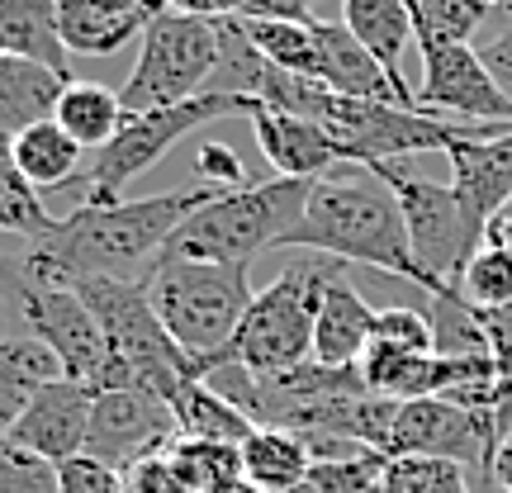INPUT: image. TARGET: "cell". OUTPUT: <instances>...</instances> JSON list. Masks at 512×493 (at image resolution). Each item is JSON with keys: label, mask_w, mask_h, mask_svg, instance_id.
<instances>
[{"label": "cell", "mask_w": 512, "mask_h": 493, "mask_svg": "<svg viewBox=\"0 0 512 493\" xmlns=\"http://www.w3.org/2000/svg\"><path fill=\"white\" fill-rule=\"evenodd\" d=\"M57 489L62 493H128V479L91 456H72L57 465Z\"/></svg>", "instance_id": "obj_36"}, {"label": "cell", "mask_w": 512, "mask_h": 493, "mask_svg": "<svg viewBox=\"0 0 512 493\" xmlns=\"http://www.w3.org/2000/svg\"><path fill=\"white\" fill-rule=\"evenodd\" d=\"M223 195L214 185L200 190H171V195H147V200H119V204H81L67 219H57L48 238L29 242L19 266L38 280L53 285H81V280H128L138 285L157 266L166 242L176 238L195 209Z\"/></svg>", "instance_id": "obj_1"}, {"label": "cell", "mask_w": 512, "mask_h": 493, "mask_svg": "<svg viewBox=\"0 0 512 493\" xmlns=\"http://www.w3.org/2000/svg\"><path fill=\"white\" fill-rule=\"evenodd\" d=\"M422 81L413 86L422 114L456 124H512V100L494 86L475 43H422Z\"/></svg>", "instance_id": "obj_13"}, {"label": "cell", "mask_w": 512, "mask_h": 493, "mask_svg": "<svg viewBox=\"0 0 512 493\" xmlns=\"http://www.w3.org/2000/svg\"><path fill=\"white\" fill-rule=\"evenodd\" d=\"M181 437L195 441H223V446H242L252 437V418L242 413L238 403H228L209 380H195L181 389V399L171 403Z\"/></svg>", "instance_id": "obj_27"}, {"label": "cell", "mask_w": 512, "mask_h": 493, "mask_svg": "<svg viewBox=\"0 0 512 493\" xmlns=\"http://www.w3.org/2000/svg\"><path fill=\"white\" fill-rule=\"evenodd\" d=\"M479 57H484V67H489V76H494V86L512 100V24L508 29H498V34L479 48Z\"/></svg>", "instance_id": "obj_38"}, {"label": "cell", "mask_w": 512, "mask_h": 493, "mask_svg": "<svg viewBox=\"0 0 512 493\" xmlns=\"http://www.w3.org/2000/svg\"><path fill=\"white\" fill-rule=\"evenodd\" d=\"M53 380H67V370L38 337H0V437H10L34 394Z\"/></svg>", "instance_id": "obj_20"}, {"label": "cell", "mask_w": 512, "mask_h": 493, "mask_svg": "<svg viewBox=\"0 0 512 493\" xmlns=\"http://www.w3.org/2000/svg\"><path fill=\"white\" fill-rule=\"evenodd\" d=\"M484 242H494V247H508V252H512V200L498 209L494 219H489V228H484Z\"/></svg>", "instance_id": "obj_40"}, {"label": "cell", "mask_w": 512, "mask_h": 493, "mask_svg": "<svg viewBox=\"0 0 512 493\" xmlns=\"http://www.w3.org/2000/svg\"><path fill=\"white\" fill-rule=\"evenodd\" d=\"M143 285H147V299H152L157 318H162V328L171 332V342L209 380V370L219 366L223 347L233 342L242 313L252 304L247 271L242 266H219V261H195V256L162 252Z\"/></svg>", "instance_id": "obj_4"}, {"label": "cell", "mask_w": 512, "mask_h": 493, "mask_svg": "<svg viewBox=\"0 0 512 493\" xmlns=\"http://www.w3.org/2000/svg\"><path fill=\"white\" fill-rule=\"evenodd\" d=\"M0 53L76 81L72 53L57 34V0H0Z\"/></svg>", "instance_id": "obj_19"}, {"label": "cell", "mask_w": 512, "mask_h": 493, "mask_svg": "<svg viewBox=\"0 0 512 493\" xmlns=\"http://www.w3.org/2000/svg\"><path fill=\"white\" fill-rule=\"evenodd\" d=\"M166 465L185 493H219L242 479V451L223 441H195L176 437L166 446Z\"/></svg>", "instance_id": "obj_28"}, {"label": "cell", "mask_w": 512, "mask_h": 493, "mask_svg": "<svg viewBox=\"0 0 512 493\" xmlns=\"http://www.w3.org/2000/svg\"><path fill=\"white\" fill-rule=\"evenodd\" d=\"M195 176L214 190H242L247 185V166L228 143H204L195 152Z\"/></svg>", "instance_id": "obj_37"}, {"label": "cell", "mask_w": 512, "mask_h": 493, "mask_svg": "<svg viewBox=\"0 0 512 493\" xmlns=\"http://www.w3.org/2000/svg\"><path fill=\"white\" fill-rule=\"evenodd\" d=\"M375 493H475L470 470L437 456H389Z\"/></svg>", "instance_id": "obj_32"}, {"label": "cell", "mask_w": 512, "mask_h": 493, "mask_svg": "<svg viewBox=\"0 0 512 493\" xmlns=\"http://www.w3.org/2000/svg\"><path fill=\"white\" fill-rule=\"evenodd\" d=\"M342 275V261L318 256V261H299L285 266L266 290L252 294V304L242 313L233 342L223 347L219 366H242L252 375H275V370H290L313 361V323H318V304L328 285ZM209 370V375H214Z\"/></svg>", "instance_id": "obj_6"}, {"label": "cell", "mask_w": 512, "mask_h": 493, "mask_svg": "<svg viewBox=\"0 0 512 493\" xmlns=\"http://www.w3.org/2000/svg\"><path fill=\"white\" fill-rule=\"evenodd\" d=\"M446 162H451V190L484 233L489 219L512 200V133L460 138V143L446 147Z\"/></svg>", "instance_id": "obj_16"}, {"label": "cell", "mask_w": 512, "mask_h": 493, "mask_svg": "<svg viewBox=\"0 0 512 493\" xmlns=\"http://www.w3.org/2000/svg\"><path fill=\"white\" fill-rule=\"evenodd\" d=\"M176 437H181V427H176V413L166 399L147 394V389H95L91 432H86L81 456L128 475L133 465L166 456V446Z\"/></svg>", "instance_id": "obj_12"}, {"label": "cell", "mask_w": 512, "mask_h": 493, "mask_svg": "<svg viewBox=\"0 0 512 493\" xmlns=\"http://www.w3.org/2000/svg\"><path fill=\"white\" fill-rule=\"evenodd\" d=\"M76 294L91 304L95 323L105 332V366L95 389H147L157 399L176 403L185 384L204 380L200 366L185 356L147 299V285L128 280H81Z\"/></svg>", "instance_id": "obj_3"}, {"label": "cell", "mask_w": 512, "mask_h": 493, "mask_svg": "<svg viewBox=\"0 0 512 493\" xmlns=\"http://www.w3.org/2000/svg\"><path fill=\"white\" fill-rule=\"evenodd\" d=\"M0 299L24 323V332L38 337L62 361L67 380H81L95 389V375L105 366V332L95 323L91 304L72 285L38 280L19 266L15 252H0Z\"/></svg>", "instance_id": "obj_9"}, {"label": "cell", "mask_w": 512, "mask_h": 493, "mask_svg": "<svg viewBox=\"0 0 512 493\" xmlns=\"http://www.w3.org/2000/svg\"><path fill=\"white\" fill-rule=\"evenodd\" d=\"M256 147L266 152V162L275 166V176H294V181H323L328 166L342 162V147L323 124L299 119V114H280L256 105L252 114Z\"/></svg>", "instance_id": "obj_17"}, {"label": "cell", "mask_w": 512, "mask_h": 493, "mask_svg": "<svg viewBox=\"0 0 512 493\" xmlns=\"http://www.w3.org/2000/svg\"><path fill=\"white\" fill-rule=\"evenodd\" d=\"M256 105L252 95H195V100H181V105H166V110H143V114H124V124L110 143L95 152L91 171L76 185H86V204H119V190H124L133 176H143L147 166H157L171 152V147L190 138L195 128L214 124V119H252Z\"/></svg>", "instance_id": "obj_7"}, {"label": "cell", "mask_w": 512, "mask_h": 493, "mask_svg": "<svg viewBox=\"0 0 512 493\" xmlns=\"http://www.w3.org/2000/svg\"><path fill=\"white\" fill-rule=\"evenodd\" d=\"M91 408L95 389L81 380H53L38 389L34 403L24 408V418L10 427V441L43 456L48 465H62L86 451V432H91Z\"/></svg>", "instance_id": "obj_14"}, {"label": "cell", "mask_w": 512, "mask_h": 493, "mask_svg": "<svg viewBox=\"0 0 512 493\" xmlns=\"http://www.w3.org/2000/svg\"><path fill=\"white\" fill-rule=\"evenodd\" d=\"M285 247H309V252L332 256V261L399 275L408 285H418L422 294H451L418 266L394 190L370 171L366 176H347V181H332V176L313 181L309 204L290 228Z\"/></svg>", "instance_id": "obj_2"}, {"label": "cell", "mask_w": 512, "mask_h": 493, "mask_svg": "<svg viewBox=\"0 0 512 493\" xmlns=\"http://www.w3.org/2000/svg\"><path fill=\"white\" fill-rule=\"evenodd\" d=\"M223 34L219 19L181 15V10H162L147 24V34L138 38V67L128 72L124 100L128 114L143 110H166L195 95H209V81L219 72Z\"/></svg>", "instance_id": "obj_8"}, {"label": "cell", "mask_w": 512, "mask_h": 493, "mask_svg": "<svg viewBox=\"0 0 512 493\" xmlns=\"http://www.w3.org/2000/svg\"><path fill=\"white\" fill-rule=\"evenodd\" d=\"M309 190L313 181H294V176H271V181H252L242 190H223L176 228L166 252L247 271L261 252L285 247L290 228L309 204Z\"/></svg>", "instance_id": "obj_5"}, {"label": "cell", "mask_w": 512, "mask_h": 493, "mask_svg": "<svg viewBox=\"0 0 512 493\" xmlns=\"http://www.w3.org/2000/svg\"><path fill=\"white\" fill-rule=\"evenodd\" d=\"M494 484L512 493V432L503 437V446H498V456H494Z\"/></svg>", "instance_id": "obj_41"}, {"label": "cell", "mask_w": 512, "mask_h": 493, "mask_svg": "<svg viewBox=\"0 0 512 493\" xmlns=\"http://www.w3.org/2000/svg\"><path fill=\"white\" fill-rule=\"evenodd\" d=\"M370 176H380L394 200L403 209V228H408V242H413V256L418 266L437 285L456 290L460 271L465 261L484 247V233L475 228V219L465 214V204L451 185H437L427 176H413L403 171V162H389V166H370Z\"/></svg>", "instance_id": "obj_10"}, {"label": "cell", "mask_w": 512, "mask_h": 493, "mask_svg": "<svg viewBox=\"0 0 512 493\" xmlns=\"http://www.w3.org/2000/svg\"><path fill=\"white\" fill-rule=\"evenodd\" d=\"M72 81L67 76L48 72L38 62H24V57H5L0 62V138H15L24 128L53 119L57 100Z\"/></svg>", "instance_id": "obj_22"}, {"label": "cell", "mask_w": 512, "mask_h": 493, "mask_svg": "<svg viewBox=\"0 0 512 493\" xmlns=\"http://www.w3.org/2000/svg\"><path fill=\"white\" fill-rule=\"evenodd\" d=\"M0 493H62L57 489V465L43 456L0 437Z\"/></svg>", "instance_id": "obj_35"}, {"label": "cell", "mask_w": 512, "mask_h": 493, "mask_svg": "<svg viewBox=\"0 0 512 493\" xmlns=\"http://www.w3.org/2000/svg\"><path fill=\"white\" fill-rule=\"evenodd\" d=\"M375 313L361 294L347 285V275H337L318 304V323H313V361L332 370L361 366L366 347L375 342Z\"/></svg>", "instance_id": "obj_18"}, {"label": "cell", "mask_w": 512, "mask_h": 493, "mask_svg": "<svg viewBox=\"0 0 512 493\" xmlns=\"http://www.w3.org/2000/svg\"><path fill=\"white\" fill-rule=\"evenodd\" d=\"M238 29L256 53L271 62L275 72L318 81L323 53H318V29H313V19H238Z\"/></svg>", "instance_id": "obj_25"}, {"label": "cell", "mask_w": 512, "mask_h": 493, "mask_svg": "<svg viewBox=\"0 0 512 493\" xmlns=\"http://www.w3.org/2000/svg\"><path fill=\"white\" fill-rule=\"evenodd\" d=\"M219 493H266V489H256V484H247V479H238V484H228V489Z\"/></svg>", "instance_id": "obj_42"}, {"label": "cell", "mask_w": 512, "mask_h": 493, "mask_svg": "<svg viewBox=\"0 0 512 493\" xmlns=\"http://www.w3.org/2000/svg\"><path fill=\"white\" fill-rule=\"evenodd\" d=\"M238 451H242V479L266 493H290L313 465L309 441L285 432V427H252V437L242 441Z\"/></svg>", "instance_id": "obj_24"}, {"label": "cell", "mask_w": 512, "mask_h": 493, "mask_svg": "<svg viewBox=\"0 0 512 493\" xmlns=\"http://www.w3.org/2000/svg\"><path fill=\"white\" fill-rule=\"evenodd\" d=\"M512 427L503 413H475L465 403L446 399H403L394 408V427L384 441V456H437L456 460L470 475L494 479V456Z\"/></svg>", "instance_id": "obj_11"}, {"label": "cell", "mask_w": 512, "mask_h": 493, "mask_svg": "<svg viewBox=\"0 0 512 493\" xmlns=\"http://www.w3.org/2000/svg\"><path fill=\"white\" fill-rule=\"evenodd\" d=\"M10 157H15L19 176L34 190H53V185H76L81 181V147L57 119L24 128L10 138Z\"/></svg>", "instance_id": "obj_23"}, {"label": "cell", "mask_w": 512, "mask_h": 493, "mask_svg": "<svg viewBox=\"0 0 512 493\" xmlns=\"http://www.w3.org/2000/svg\"><path fill=\"white\" fill-rule=\"evenodd\" d=\"M124 114H128L124 100H119L110 86H100V81H72V86L62 91V100H57L53 119L72 133L81 152H100V147L119 133Z\"/></svg>", "instance_id": "obj_26"}, {"label": "cell", "mask_w": 512, "mask_h": 493, "mask_svg": "<svg viewBox=\"0 0 512 493\" xmlns=\"http://www.w3.org/2000/svg\"><path fill=\"white\" fill-rule=\"evenodd\" d=\"M166 0H57V34L72 57H110L147 34Z\"/></svg>", "instance_id": "obj_15"}, {"label": "cell", "mask_w": 512, "mask_h": 493, "mask_svg": "<svg viewBox=\"0 0 512 493\" xmlns=\"http://www.w3.org/2000/svg\"><path fill=\"white\" fill-rule=\"evenodd\" d=\"M489 15H494V5H484V0H408L418 48L422 43H470Z\"/></svg>", "instance_id": "obj_29"}, {"label": "cell", "mask_w": 512, "mask_h": 493, "mask_svg": "<svg viewBox=\"0 0 512 493\" xmlns=\"http://www.w3.org/2000/svg\"><path fill=\"white\" fill-rule=\"evenodd\" d=\"M484 5H494V10H512V0H484Z\"/></svg>", "instance_id": "obj_43"}, {"label": "cell", "mask_w": 512, "mask_h": 493, "mask_svg": "<svg viewBox=\"0 0 512 493\" xmlns=\"http://www.w3.org/2000/svg\"><path fill=\"white\" fill-rule=\"evenodd\" d=\"M342 24L366 43V53L394 76V86L403 95H413V86L403 81V53L413 43V19H408V0H342ZM418 105V95H413Z\"/></svg>", "instance_id": "obj_21"}, {"label": "cell", "mask_w": 512, "mask_h": 493, "mask_svg": "<svg viewBox=\"0 0 512 493\" xmlns=\"http://www.w3.org/2000/svg\"><path fill=\"white\" fill-rule=\"evenodd\" d=\"M380 451H356V456H318L304 470V479L290 493H375L384 475Z\"/></svg>", "instance_id": "obj_33"}, {"label": "cell", "mask_w": 512, "mask_h": 493, "mask_svg": "<svg viewBox=\"0 0 512 493\" xmlns=\"http://www.w3.org/2000/svg\"><path fill=\"white\" fill-rule=\"evenodd\" d=\"M456 290H460V299H465L475 313H503V309H512V252H508V247L484 242V247L465 261Z\"/></svg>", "instance_id": "obj_31"}, {"label": "cell", "mask_w": 512, "mask_h": 493, "mask_svg": "<svg viewBox=\"0 0 512 493\" xmlns=\"http://www.w3.org/2000/svg\"><path fill=\"white\" fill-rule=\"evenodd\" d=\"M57 219L43 209L38 190L19 176L15 157H10V138H0V233H24L29 242L48 238Z\"/></svg>", "instance_id": "obj_30"}, {"label": "cell", "mask_w": 512, "mask_h": 493, "mask_svg": "<svg viewBox=\"0 0 512 493\" xmlns=\"http://www.w3.org/2000/svg\"><path fill=\"white\" fill-rule=\"evenodd\" d=\"M375 342L399 347V351H413V356H432V351H437V332H432L427 309H413V304H389V309L375 313Z\"/></svg>", "instance_id": "obj_34"}, {"label": "cell", "mask_w": 512, "mask_h": 493, "mask_svg": "<svg viewBox=\"0 0 512 493\" xmlns=\"http://www.w3.org/2000/svg\"><path fill=\"white\" fill-rule=\"evenodd\" d=\"M252 0H166V10H181V15H200V19H247Z\"/></svg>", "instance_id": "obj_39"}]
</instances>
